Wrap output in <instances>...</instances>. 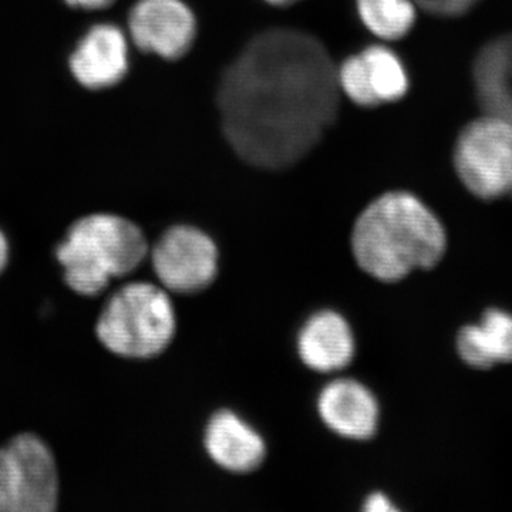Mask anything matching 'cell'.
Here are the masks:
<instances>
[{
  "label": "cell",
  "mask_w": 512,
  "mask_h": 512,
  "mask_svg": "<svg viewBox=\"0 0 512 512\" xmlns=\"http://www.w3.org/2000/svg\"><path fill=\"white\" fill-rule=\"evenodd\" d=\"M457 349L461 359L477 369L511 363L512 315L500 309L485 312L481 323L460 330Z\"/></svg>",
  "instance_id": "obj_14"
},
{
  "label": "cell",
  "mask_w": 512,
  "mask_h": 512,
  "mask_svg": "<svg viewBox=\"0 0 512 512\" xmlns=\"http://www.w3.org/2000/svg\"><path fill=\"white\" fill-rule=\"evenodd\" d=\"M9 259V245L8 241H6L5 235L0 231V272L5 269L6 264H8Z\"/></svg>",
  "instance_id": "obj_20"
},
{
  "label": "cell",
  "mask_w": 512,
  "mask_h": 512,
  "mask_svg": "<svg viewBox=\"0 0 512 512\" xmlns=\"http://www.w3.org/2000/svg\"><path fill=\"white\" fill-rule=\"evenodd\" d=\"M478 0H414L417 6L440 16H456L467 12Z\"/></svg>",
  "instance_id": "obj_17"
},
{
  "label": "cell",
  "mask_w": 512,
  "mask_h": 512,
  "mask_svg": "<svg viewBox=\"0 0 512 512\" xmlns=\"http://www.w3.org/2000/svg\"><path fill=\"white\" fill-rule=\"evenodd\" d=\"M265 2L272 6H278V8H285V6L295 5L299 0H265Z\"/></svg>",
  "instance_id": "obj_21"
},
{
  "label": "cell",
  "mask_w": 512,
  "mask_h": 512,
  "mask_svg": "<svg viewBox=\"0 0 512 512\" xmlns=\"http://www.w3.org/2000/svg\"><path fill=\"white\" fill-rule=\"evenodd\" d=\"M478 97L488 114L512 124V37L485 47L476 64Z\"/></svg>",
  "instance_id": "obj_15"
},
{
  "label": "cell",
  "mask_w": 512,
  "mask_h": 512,
  "mask_svg": "<svg viewBox=\"0 0 512 512\" xmlns=\"http://www.w3.org/2000/svg\"><path fill=\"white\" fill-rule=\"evenodd\" d=\"M363 510L367 512H389L396 510V508L390 504L389 498L384 497L383 494H373L367 498Z\"/></svg>",
  "instance_id": "obj_18"
},
{
  "label": "cell",
  "mask_w": 512,
  "mask_h": 512,
  "mask_svg": "<svg viewBox=\"0 0 512 512\" xmlns=\"http://www.w3.org/2000/svg\"><path fill=\"white\" fill-rule=\"evenodd\" d=\"M340 93L356 106L394 103L409 92V76L400 57L389 47L372 45L336 67Z\"/></svg>",
  "instance_id": "obj_8"
},
{
  "label": "cell",
  "mask_w": 512,
  "mask_h": 512,
  "mask_svg": "<svg viewBox=\"0 0 512 512\" xmlns=\"http://www.w3.org/2000/svg\"><path fill=\"white\" fill-rule=\"evenodd\" d=\"M70 67L77 82L87 89H106L119 83L128 70L123 30L114 25L94 26L74 50Z\"/></svg>",
  "instance_id": "obj_11"
},
{
  "label": "cell",
  "mask_w": 512,
  "mask_h": 512,
  "mask_svg": "<svg viewBox=\"0 0 512 512\" xmlns=\"http://www.w3.org/2000/svg\"><path fill=\"white\" fill-rule=\"evenodd\" d=\"M336 64L315 36L274 28L241 50L218 84L228 143L242 160L281 170L302 160L339 113Z\"/></svg>",
  "instance_id": "obj_1"
},
{
  "label": "cell",
  "mask_w": 512,
  "mask_h": 512,
  "mask_svg": "<svg viewBox=\"0 0 512 512\" xmlns=\"http://www.w3.org/2000/svg\"><path fill=\"white\" fill-rule=\"evenodd\" d=\"M320 419L333 433L349 440H369L379 426V404L365 386L352 379L333 380L318 399Z\"/></svg>",
  "instance_id": "obj_10"
},
{
  "label": "cell",
  "mask_w": 512,
  "mask_h": 512,
  "mask_svg": "<svg viewBox=\"0 0 512 512\" xmlns=\"http://www.w3.org/2000/svg\"><path fill=\"white\" fill-rule=\"evenodd\" d=\"M454 165L468 190L483 200L512 192V124L487 114L457 138Z\"/></svg>",
  "instance_id": "obj_6"
},
{
  "label": "cell",
  "mask_w": 512,
  "mask_h": 512,
  "mask_svg": "<svg viewBox=\"0 0 512 512\" xmlns=\"http://www.w3.org/2000/svg\"><path fill=\"white\" fill-rule=\"evenodd\" d=\"M204 444L211 460L229 473H252L266 456L261 434L229 410L215 413L208 421Z\"/></svg>",
  "instance_id": "obj_12"
},
{
  "label": "cell",
  "mask_w": 512,
  "mask_h": 512,
  "mask_svg": "<svg viewBox=\"0 0 512 512\" xmlns=\"http://www.w3.org/2000/svg\"><path fill=\"white\" fill-rule=\"evenodd\" d=\"M128 29L138 49L177 60L194 45L197 20L184 0H138L131 9Z\"/></svg>",
  "instance_id": "obj_9"
},
{
  "label": "cell",
  "mask_w": 512,
  "mask_h": 512,
  "mask_svg": "<svg viewBox=\"0 0 512 512\" xmlns=\"http://www.w3.org/2000/svg\"><path fill=\"white\" fill-rule=\"evenodd\" d=\"M67 5L73 8H82L87 10L103 9L110 6L114 0H64Z\"/></svg>",
  "instance_id": "obj_19"
},
{
  "label": "cell",
  "mask_w": 512,
  "mask_h": 512,
  "mask_svg": "<svg viewBox=\"0 0 512 512\" xmlns=\"http://www.w3.org/2000/svg\"><path fill=\"white\" fill-rule=\"evenodd\" d=\"M146 235L134 222L113 214H94L74 222L57 248L64 281L80 295L96 296L143 264Z\"/></svg>",
  "instance_id": "obj_3"
},
{
  "label": "cell",
  "mask_w": 512,
  "mask_h": 512,
  "mask_svg": "<svg viewBox=\"0 0 512 512\" xmlns=\"http://www.w3.org/2000/svg\"><path fill=\"white\" fill-rule=\"evenodd\" d=\"M414 0H356L357 15L373 35L382 40H399L416 23Z\"/></svg>",
  "instance_id": "obj_16"
},
{
  "label": "cell",
  "mask_w": 512,
  "mask_h": 512,
  "mask_svg": "<svg viewBox=\"0 0 512 512\" xmlns=\"http://www.w3.org/2000/svg\"><path fill=\"white\" fill-rule=\"evenodd\" d=\"M177 318L168 291L134 282L114 293L101 312L96 332L104 348L128 359H151L173 342Z\"/></svg>",
  "instance_id": "obj_4"
},
{
  "label": "cell",
  "mask_w": 512,
  "mask_h": 512,
  "mask_svg": "<svg viewBox=\"0 0 512 512\" xmlns=\"http://www.w3.org/2000/svg\"><path fill=\"white\" fill-rule=\"evenodd\" d=\"M356 342L348 320L335 311H320L306 320L298 335L303 365L319 373L339 372L352 363Z\"/></svg>",
  "instance_id": "obj_13"
},
{
  "label": "cell",
  "mask_w": 512,
  "mask_h": 512,
  "mask_svg": "<svg viewBox=\"0 0 512 512\" xmlns=\"http://www.w3.org/2000/svg\"><path fill=\"white\" fill-rule=\"evenodd\" d=\"M446 242L439 218L416 195L404 191L386 192L370 202L352 232L357 265L387 284L439 264Z\"/></svg>",
  "instance_id": "obj_2"
},
{
  "label": "cell",
  "mask_w": 512,
  "mask_h": 512,
  "mask_svg": "<svg viewBox=\"0 0 512 512\" xmlns=\"http://www.w3.org/2000/svg\"><path fill=\"white\" fill-rule=\"evenodd\" d=\"M59 474L50 448L33 434H19L0 448V512H52Z\"/></svg>",
  "instance_id": "obj_5"
},
{
  "label": "cell",
  "mask_w": 512,
  "mask_h": 512,
  "mask_svg": "<svg viewBox=\"0 0 512 512\" xmlns=\"http://www.w3.org/2000/svg\"><path fill=\"white\" fill-rule=\"evenodd\" d=\"M151 262L165 291L192 295L217 278L218 248L201 229L177 225L158 239L151 249Z\"/></svg>",
  "instance_id": "obj_7"
}]
</instances>
